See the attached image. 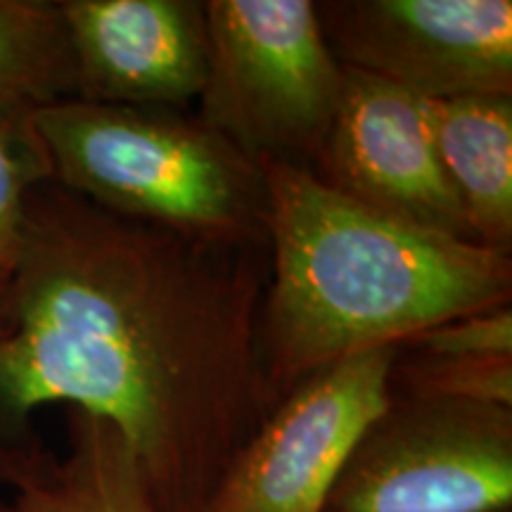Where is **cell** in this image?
<instances>
[{
    "mask_svg": "<svg viewBox=\"0 0 512 512\" xmlns=\"http://www.w3.org/2000/svg\"><path fill=\"white\" fill-rule=\"evenodd\" d=\"M271 256L126 219L53 181L0 290V441L64 403L110 422L159 512H204L275 401Z\"/></svg>",
    "mask_w": 512,
    "mask_h": 512,
    "instance_id": "cell-1",
    "label": "cell"
},
{
    "mask_svg": "<svg viewBox=\"0 0 512 512\" xmlns=\"http://www.w3.org/2000/svg\"><path fill=\"white\" fill-rule=\"evenodd\" d=\"M261 169L271 256L261 358L275 403L344 358L510 306V254L380 214L304 166Z\"/></svg>",
    "mask_w": 512,
    "mask_h": 512,
    "instance_id": "cell-2",
    "label": "cell"
},
{
    "mask_svg": "<svg viewBox=\"0 0 512 512\" xmlns=\"http://www.w3.org/2000/svg\"><path fill=\"white\" fill-rule=\"evenodd\" d=\"M53 183L112 214L268 249L261 164L183 110L64 98L36 107Z\"/></svg>",
    "mask_w": 512,
    "mask_h": 512,
    "instance_id": "cell-3",
    "label": "cell"
},
{
    "mask_svg": "<svg viewBox=\"0 0 512 512\" xmlns=\"http://www.w3.org/2000/svg\"><path fill=\"white\" fill-rule=\"evenodd\" d=\"M200 117L256 164L313 169L335 121L344 67L313 0H207Z\"/></svg>",
    "mask_w": 512,
    "mask_h": 512,
    "instance_id": "cell-4",
    "label": "cell"
},
{
    "mask_svg": "<svg viewBox=\"0 0 512 512\" xmlns=\"http://www.w3.org/2000/svg\"><path fill=\"white\" fill-rule=\"evenodd\" d=\"M503 510H512V408L392 396L323 512Z\"/></svg>",
    "mask_w": 512,
    "mask_h": 512,
    "instance_id": "cell-5",
    "label": "cell"
},
{
    "mask_svg": "<svg viewBox=\"0 0 512 512\" xmlns=\"http://www.w3.org/2000/svg\"><path fill=\"white\" fill-rule=\"evenodd\" d=\"M396 347L318 370L273 406L204 512H323L358 441L392 403Z\"/></svg>",
    "mask_w": 512,
    "mask_h": 512,
    "instance_id": "cell-6",
    "label": "cell"
},
{
    "mask_svg": "<svg viewBox=\"0 0 512 512\" xmlns=\"http://www.w3.org/2000/svg\"><path fill=\"white\" fill-rule=\"evenodd\" d=\"M344 69L425 100L512 95L510 0H320Z\"/></svg>",
    "mask_w": 512,
    "mask_h": 512,
    "instance_id": "cell-7",
    "label": "cell"
},
{
    "mask_svg": "<svg viewBox=\"0 0 512 512\" xmlns=\"http://www.w3.org/2000/svg\"><path fill=\"white\" fill-rule=\"evenodd\" d=\"M311 174L392 219L477 242L439 162L430 100L375 76L344 69L335 121Z\"/></svg>",
    "mask_w": 512,
    "mask_h": 512,
    "instance_id": "cell-8",
    "label": "cell"
},
{
    "mask_svg": "<svg viewBox=\"0 0 512 512\" xmlns=\"http://www.w3.org/2000/svg\"><path fill=\"white\" fill-rule=\"evenodd\" d=\"M76 98L183 110L207 81L209 36L197 0H60Z\"/></svg>",
    "mask_w": 512,
    "mask_h": 512,
    "instance_id": "cell-9",
    "label": "cell"
},
{
    "mask_svg": "<svg viewBox=\"0 0 512 512\" xmlns=\"http://www.w3.org/2000/svg\"><path fill=\"white\" fill-rule=\"evenodd\" d=\"M8 512H159L136 458L110 422L67 408V451L10 446Z\"/></svg>",
    "mask_w": 512,
    "mask_h": 512,
    "instance_id": "cell-10",
    "label": "cell"
},
{
    "mask_svg": "<svg viewBox=\"0 0 512 512\" xmlns=\"http://www.w3.org/2000/svg\"><path fill=\"white\" fill-rule=\"evenodd\" d=\"M434 145L472 238L512 252V95L430 100Z\"/></svg>",
    "mask_w": 512,
    "mask_h": 512,
    "instance_id": "cell-11",
    "label": "cell"
},
{
    "mask_svg": "<svg viewBox=\"0 0 512 512\" xmlns=\"http://www.w3.org/2000/svg\"><path fill=\"white\" fill-rule=\"evenodd\" d=\"M64 98H76V74L60 3L0 0V107Z\"/></svg>",
    "mask_w": 512,
    "mask_h": 512,
    "instance_id": "cell-12",
    "label": "cell"
},
{
    "mask_svg": "<svg viewBox=\"0 0 512 512\" xmlns=\"http://www.w3.org/2000/svg\"><path fill=\"white\" fill-rule=\"evenodd\" d=\"M389 387L396 399L512 408V356H434L396 344Z\"/></svg>",
    "mask_w": 512,
    "mask_h": 512,
    "instance_id": "cell-13",
    "label": "cell"
},
{
    "mask_svg": "<svg viewBox=\"0 0 512 512\" xmlns=\"http://www.w3.org/2000/svg\"><path fill=\"white\" fill-rule=\"evenodd\" d=\"M53 181L31 107H0V287L22 247L29 195Z\"/></svg>",
    "mask_w": 512,
    "mask_h": 512,
    "instance_id": "cell-14",
    "label": "cell"
},
{
    "mask_svg": "<svg viewBox=\"0 0 512 512\" xmlns=\"http://www.w3.org/2000/svg\"><path fill=\"white\" fill-rule=\"evenodd\" d=\"M399 347L434 356H512V309L501 306L448 320L437 328L408 337Z\"/></svg>",
    "mask_w": 512,
    "mask_h": 512,
    "instance_id": "cell-15",
    "label": "cell"
},
{
    "mask_svg": "<svg viewBox=\"0 0 512 512\" xmlns=\"http://www.w3.org/2000/svg\"><path fill=\"white\" fill-rule=\"evenodd\" d=\"M3 290V287H0ZM8 444L5 441H0V512L5 510V505H8V494H5V460H8Z\"/></svg>",
    "mask_w": 512,
    "mask_h": 512,
    "instance_id": "cell-16",
    "label": "cell"
},
{
    "mask_svg": "<svg viewBox=\"0 0 512 512\" xmlns=\"http://www.w3.org/2000/svg\"><path fill=\"white\" fill-rule=\"evenodd\" d=\"M3 512H8V505H5V510Z\"/></svg>",
    "mask_w": 512,
    "mask_h": 512,
    "instance_id": "cell-17",
    "label": "cell"
},
{
    "mask_svg": "<svg viewBox=\"0 0 512 512\" xmlns=\"http://www.w3.org/2000/svg\"><path fill=\"white\" fill-rule=\"evenodd\" d=\"M503 512H512V510H503Z\"/></svg>",
    "mask_w": 512,
    "mask_h": 512,
    "instance_id": "cell-18",
    "label": "cell"
}]
</instances>
